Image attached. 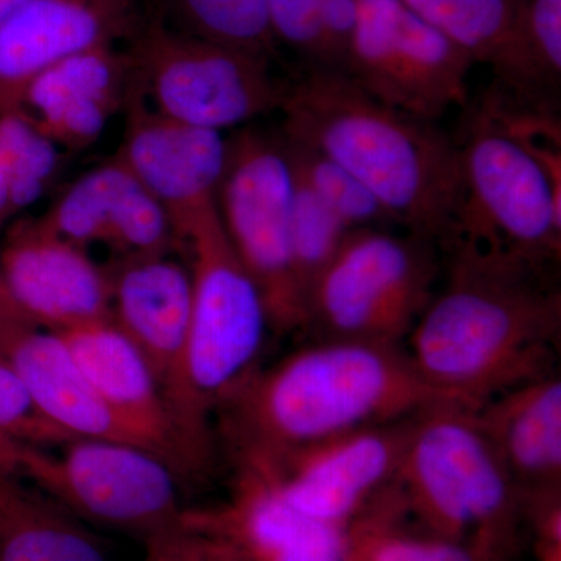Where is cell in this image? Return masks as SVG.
<instances>
[{"label":"cell","instance_id":"1","mask_svg":"<svg viewBox=\"0 0 561 561\" xmlns=\"http://www.w3.org/2000/svg\"><path fill=\"white\" fill-rule=\"evenodd\" d=\"M449 247L445 287L404 348L420 378L443 400L479 409L556 373L561 295L551 267L468 243Z\"/></svg>","mask_w":561,"mask_h":561},{"label":"cell","instance_id":"2","mask_svg":"<svg viewBox=\"0 0 561 561\" xmlns=\"http://www.w3.org/2000/svg\"><path fill=\"white\" fill-rule=\"evenodd\" d=\"M283 136L341 164L378 198L393 225L448 241L460 205L456 139L437 122L393 108L341 69L316 66L287 87Z\"/></svg>","mask_w":561,"mask_h":561},{"label":"cell","instance_id":"3","mask_svg":"<svg viewBox=\"0 0 561 561\" xmlns=\"http://www.w3.org/2000/svg\"><path fill=\"white\" fill-rule=\"evenodd\" d=\"M440 400L401 345L321 339L251 373L217 412L236 456L268 459Z\"/></svg>","mask_w":561,"mask_h":561},{"label":"cell","instance_id":"4","mask_svg":"<svg viewBox=\"0 0 561 561\" xmlns=\"http://www.w3.org/2000/svg\"><path fill=\"white\" fill-rule=\"evenodd\" d=\"M183 242L191 250L192 311L176 421L198 463L208 451L209 416L254 371L272 328L260 287L232 250L219 213Z\"/></svg>","mask_w":561,"mask_h":561},{"label":"cell","instance_id":"5","mask_svg":"<svg viewBox=\"0 0 561 561\" xmlns=\"http://www.w3.org/2000/svg\"><path fill=\"white\" fill-rule=\"evenodd\" d=\"M456 142L460 205L446 243L552 267L561 253V169L526 146L485 102Z\"/></svg>","mask_w":561,"mask_h":561},{"label":"cell","instance_id":"6","mask_svg":"<svg viewBox=\"0 0 561 561\" xmlns=\"http://www.w3.org/2000/svg\"><path fill=\"white\" fill-rule=\"evenodd\" d=\"M0 471L32 483L81 523L146 542L175 529L181 507L175 468L133 443L72 438L57 446L13 443Z\"/></svg>","mask_w":561,"mask_h":561},{"label":"cell","instance_id":"7","mask_svg":"<svg viewBox=\"0 0 561 561\" xmlns=\"http://www.w3.org/2000/svg\"><path fill=\"white\" fill-rule=\"evenodd\" d=\"M431 243L389 228L350 231L308 291L306 328L321 339L401 345L434 297Z\"/></svg>","mask_w":561,"mask_h":561},{"label":"cell","instance_id":"8","mask_svg":"<svg viewBox=\"0 0 561 561\" xmlns=\"http://www.w3.org/2000/svg\"><path fill=\"white\" fill-rule=\"evenodd\" d=\"M128 38L133 83L162 116L224 133L283 106L287 87L268 61L162 21L136 25Z\"/></svg>","mask_w":561,"mask_h":561},{"label":"cell","instance_id":"9","mask_svg":"<svg viewBox=\"0 0 561 561\" xmlns=\"http://www.w3.org/2000/svg\"><path fill=\"white\" fill-rule=\"evenodd\" d=\"M294 184V169L280 136L247 127L228 138L217 209L232 250L260 287L275 332L308 324L291 257Z\"/></svg>","mask_w":561,"mask_h":561},{"label":"cell","instance_id":"10","mask_svg":"<svg viewBox=\"0 0 561 561\" xmlns=\"http://www.w3.org/2000/svg\"><path fill=\"white\" fill-rule=\"evenodd\" d=\"M394 483L443 527L496 522L519 489L476 409L440 400L411 416Z\"/></svg>","mask_w":561,"mask_h":561},{"label":"cell","instance_id":"11","mask_svg":"<svg viewBox=\"0 0 561 561\" xmlns=\"http://www.w3.org/2000/svg\"><path fill=\"white\" fill-rule=\"evenodd\" d=\"M471 58L402 0H359L343 72L373 98L437 122L468 101Z\"/></svg>","mask_w":561,"mask_h":561},{"label":"cell","instance_id":"12","mask_svg":"<svg viewBox=\"0 0 561 561\" xmlns=\"http://www.w3.org/2000/svg\"><path fill=\"white\" fill-rule=\"evenodd\" d=\"M119 158L168 214L183 241L217 209L228 157L224 133L194 127L151 108L133 83L125 101Z\"/></svg>","mask_w":561,"mask_h":561},{"label":"cell","instance_id":"13","mask_svg":"<svg viewBox=\"0 0 561 561\" xmlns=\"http://www.w3.org/2000/svg\"><path fill=\"white\" fill-rule=\"evenodd\" d=\"M409 420L364 427L278 457L236 459L260 467L302 515L346 526L368 497L393 483Z\"/></svg>","mask_w":561,"mask_h":561},{"label":"cell","instance_id":"14","mask_svg":"<svg viewBox=\"0 0 561 561\" xmlns=\"http://www.w3.org/2000/svg\"><path fill=\"white\" fill-rule=\"evenodd\" d=\"M0 275L35 327L54 332L111 319L108 268L43 220L14 225L0 250Z\"/></svg>","mask_w":561,"mask_h":561},{"label":"cell","instance_id":"15","mask_svg":"<svg viewBox=\"0 0 561 561\" xmlns=\"http://www.w3.org/2000/svg\"><path fill=\"white\" fill-rule=\"evenodd\" d=\"M236 461L231 501L219 511H184V523L219 540L239 561H350L345 526L302 515L260 467Z\"/></svg>","mask_w":561,"mask_h":561},{"label":"cell","instance_id":"16","mask_svg":"<svg viewBox=\"0 0 561 561\" xmlns=\"http://www.w3.org/2000/svg\"><path fill=\"white\" fill-rule=\"evenodd\" d=\"M108 273L111 320L149 362L180 432L176 415L192 311L190 265L162 253L117 260Z\"/></svg>","mask_w":561,"mask_h":561},{"label":"cell","instance_id":"17","mask_svg":"<svg viewBox=\"0 0 561 561\" xmlns=\"http://www.w3.org/2000/svg\"><path fill=\"white\" fill-rule=\"evenodd\" d=\"M136 25L133 0H25L0 28V113L16 110L51 66L117 44Z\"/></svg>","mask_w":561,"mask_h":561},{"label":"cell","instance_id":"18","mask_svg":"<svg viewBox=\"0 0 561 561\" xmlns=\"http://www.w3.org/2000/svg\"><path fill=\"white\" fill-rule=\"evenodd\" d=\"M41 220L66 241L84 250L103 243L119 260L169 253L176 241L165 210L116 157L73 181Z\"/></svg>","mask_w":561,"mask_h":561},{"label":"cell","instance_id":"19","mask_svg":"<svg viewBox=\"0 0 561 561\" xmlns=\"http://www.w3.org/2000/svg\"><path fill=\"white\" fill-rule=\"evenodd\" d=\"M84 378L135 435L173 468L192 463L149 362L111 319L57 332Z\"/></svg>","mask_w":561,"mask_h":561},{"label":"cell","instance_id":"20","mask_svg":"<svg viewBox=\"0 0 561 561\" xmlns=\"http://www.w3.org/2000/svg\"><path fill=\"white\" fill-rule=\"evenodd\" d=\"M0 362L18 376L36 411L66 437L142 446L95 393L57 332L2 321Z\"/></svg>","mask_w":561,"mask_h":561},{"label":"cell","instance_id":"21","mask_svg":"<svg viewBox=\"0 0 561 561\" xmlns=\"http://www.w3.org/2000/svg\"><path fill=\"white\" fill-rule=\"evenodd\" d=\"M131 68L116 44L80 51L41 73L22 95L25 116L60 149L92 146L124 108Z\"/></svg>","mask_w":561,"mask_h":561},{"label":"cell","instance_id":"22","mask_svg":"<svg viewBox=\"0 0 561 561\" xmlns=\"http://www.w3.org/2000/svg\"><path fill=\"white\" fill-rule=\"evenodd\" d=\"M476 415L518 489L559 486L561 381L556 373L502 391Z\"/></svg>","mask_w":561,"mask_h":561},{"label":"cell","instance_id":"23","mask_svg":"<svg viewBox=\"0 0 561 561\" xmlns=\"http://www.w3.org/2000/svg\"><path fill=\"white\" fill-rule=\"evenodd\" d=\"M0 561H110L88 524L0 471Z\"/></svg>","mask_w":561,"mask_h":561},{"label":"cell","instance_id":"24","mask_svg":"<svg viewBox=\"0 0 561 561\" xmlns=\"http://www.w3.org/2000/svg\"><path fill=\"white\" fill-rule=\"evenodd\" d=\"M416 16L501 76L511 65L527 0H402Z\"/></svg>","mask_w":561,"mask_h":561},{"label":"cell","instance_id":"25","mask_svg":"<svg viewBox=\"0 0 561 561\" xmlns=\"http://www.w3.org/2000/svg\"><path fill=\"white\" fill-rule=\"evenodd\" d=\"M176 25L197 38L271 61L276 43L267 0H168Z\"/></svg>","mask_w":561,"mask_h":561},{"label":"cell","instance_id":"26","mask_svg":"<svg viewBox=\"0 0 561 561\" xmlns=\"http://www.w3.org/2000/svg\"><path fill=\"white\" fill-rule=\"evenodd\" d=\"M280 138L295 173L327 203L350 231L393 225L378 198L341 164L306 144L283 135Z\"/></svg>","mask_w":561,"mask_h":561},{"label":"cell","instance_id":"27","mask_svg":"<svg viewBox=\"0 0 561 561\" xmlns=\"http://www.w3.org/2000/svg\"><path fill=\"white\" fill-rule=\"evenodd\" d=\"M0 158L9 172L14 213L38 202L61 165L60 147L21 110L0 113Z\"/></svg>","mask_w":561,"mask_h":561},{"label":"cell","instance_id":"28","mask_svg":"<svg viewBox=\"0 0 561 561\" xmlns=\"http://www.w3.org/2000/svg\"><path fill=\"white\" fill-rule=\"evenodd\" d=\"M294 176L290 214L291 257L298 284L305 300H308V291L313 280L330 264L350 230L295 171Z\"/></svg>","mask_w":561,"mask_h":561},{"label":"cell","instance_id":"29","mask_svg":"<svg viewBox=\"0 0 561 561\" xmlns=\"http://www.w3.org/2000/svg\"><path fill=\"white\" fill-rule=\"evenodd\" d=\"M72 440L44 419L18 376L0 362V454L13 443L57 446Z\"/></svg>","mask_w":561,"mask_h":561},{"label":"cell","instance_id":"30","mask_svg":"<svg viewBox=\"0 0 561 561\" xmlns=\"http://www.w3.org/2000/svg\"><path fill=\"white\" fill-rule=\"evenodd\" d=\"M267 9L276 43L320 66L319 0H267Z\"/></svg>","mask_w":561,"mask_h":561},{"label":"cell","instance_id":"31","mask_svg":"<svg viewBox=\"0 0 561 561\" xmlns=\"http://www.w3.org/2000/svg\"><path fill=\"white\" fill-rule=\"evenodd\" d=\"M142 561H239L219 540L183 522L144 542Z\"/></svg>","mask_w":561,"mask_h":561},{"label":"cell","instance_id":"32","mask_svg":"<svg viewBox=\"0 0 561 561\" xmlns=\"http://www.w3.org/2000/svg\"><path fill=\"white\" fill-rule=\"evenodd\" d=\"M359 0H319L321 65L342 69L356 28Z\"/></svg>","mask_w":561,"mask_h":561},{"label":"cell","instance_id":"33","mask_svg":"<svg viewBox=\"0 0 561 561\" xmlns=\"http://www.w3.org/2000/svg\"><path fill=\"white\" fill-rule=\"evenodd\" d=\"M365 561H476V557L456 541L387 538L368 552Z\"/></svg>","mask_w":561,"mask_h":561},{"label":"cell","instance_id":"34","mask_svg":"<svg viewBox=\"0 0 561 561\" xmlns=\"http://www.w3.org/2000/svg\"><path fill=\"white\" fill-rule=\"evenodd\" d=\"M13 213L9 172H7L5 164H3L2 158H0V225L9 219Z\"/></svg>","mask_w":561,"mask_h":561},{"label":"cell","instance_id":"35","mask_svg":"<svg viewBox=\"0 0 561 561\" xmlns=\"http://www.w3.org/2000/svg\"><path fill=\"white\" fill-rule=\"evenodd\" d=\"M24 2L25 0H0V28Z\"/></svg>","mask_w":561,"mask_h":561},{"label":"cell","instance_id":"36","mask_svg":"<svg viewBox=\"0 0 561 561\" xmlns=\"http://www.w3.org/2000/svg\"><path fill=\"white\" fill-rule=\"evenodd\" d=\"M0 276H2V275H0Z\"/></svg>","mask_w":561,"mask_h":561}]
</instances>
